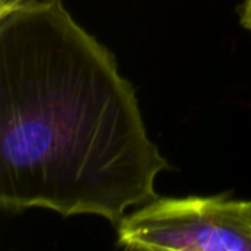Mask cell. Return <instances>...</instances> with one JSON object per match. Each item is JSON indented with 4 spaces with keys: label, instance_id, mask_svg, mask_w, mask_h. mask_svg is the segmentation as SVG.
<instances>
[{
    "label": "cell",
    "instance_id": "6da1fadb",
    "mask_svg": "<svg viewBox=\"0 0 251 251\" xmlns=\"http://www.w3.org/2000/svg\"><path fill=\"white\" fill-rule=\"evenodd\" d=\"M168 160L132 84L62 0L0 16V204L118 225Z\"/></svg>",
    "mask_w": 251,
    "mask_h": 251
},
{
    "label": "cell",
    "instance_id": "277c9868",
    "mask_svg": "<svg viewBox=\"0 0 251 251\" xmlns=\"http://www.w3.org/2000/svg\"><path fill=\"white\" fill-rule=\"evenodd\" d=\"M241 24L251 32V0H246L244 3L243 13H241Z\"/></svg>",
    "mask_w": 251,
    "mask_h": 251
},
{
    "label": "cell",
    "instance_id": "7a4b0ae2",
    "mask_svg": "<svg viewBox=\"0 0 251 251\" xmlns=\"http://www.w3.org/2000/svg\"><path fill=\"white\" fill-rule=\"evenodd\" d=\"M116 226L132 250L251 251L247 203L226 196L154 199Z\"/></svg>",
    "mask_w": 251,
    "mask_h": 251
},
{
    "label": "cell",
    "instance_id": "3957f363",
    "mask_svg": "<svg viewBox=\"0 0 251 251\" xmlns=\"http://www.w3.org/2000/svg\"><path fill=\"white\" fill-rule=\"evenodd\" d=\"M60 0H0V16L7 15L10 12L34 9L41 6H49Z\"/></svg>",
    "mask_w": 251,
    "mask_h": 251
},
{
    "label": "cell",
    "instance_id": "5b68a950",
    "mask_svg": "<svg viewBox=\"0 0 251 251\" xmlns=\"http://www.w3.org/2000/svg\"><path fill=\"white\" fill-rule=\"evenodd\" d=\"M247 210H249V215L251 218V201H247Z\"/></svg>",
    "mask_w": 251,
    "mask_h": 251
}]
</instances>
